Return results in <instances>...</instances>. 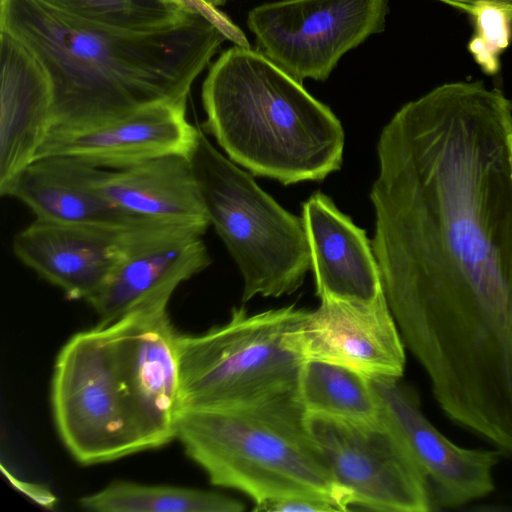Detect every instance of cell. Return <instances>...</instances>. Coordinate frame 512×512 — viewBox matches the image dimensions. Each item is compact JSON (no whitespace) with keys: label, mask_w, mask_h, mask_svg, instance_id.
Here are the masks:
<instances>
[{"label":"cell","mask_w":512,"mask_h":512,"mask_svg":"<svg viewBox=\"0 0 512 512\" xmlns=\"http://www.w3.org/2000/svg\"><path fill=\"white\" fill-rule=\"evenodd\" d=\"M372 249L405 345L431 385L512 394V101L449 82L383 128Z\"/></svg>","instance_id":"1"},{"label":"cell","mask_w":512,"mask_h":512,"mask_svg":"<svg viewBox=\"0 0 512 512\" xmlns=\"http://www.w3.org/2000/svg\"><path fill=\"white\" fill-rule=\"evenodd\" d=\"M0 28L25 43L53 89L51 130L80 129L162 101H187L221 44L226 22L197 10L158 31L97 25L39 0H1Z\"/></svg>","instance_id":"2"},{"label":"cell","mask_w":512,"mask_h":512,"mask_svg":"<svg viewBox=\"0 0 512 512\" xmlns=\"http://www.w3.org/2000/svg\"><path fill=\"white\" fill-rule=\"evenodd\" d=\"M201 97L205 129L253 175L289 185L341 168L338 118L259 51L225 50L210 67Z\"/></svg>","instance_id":"3"},{"label":"cell","mask_w":512,"mask_h":512,"mask_svg":"<svg viewBox=\"0 0 512 512\" xmlns=\"http://www.w3.org/2000/svg\"><path fill=\"white\" fill-rule=\"evenodd\" d=\"M306 415L297 389L240 406L181 408L175 439L213 485L238 490L255 505L311 498L345 511Z\"/></svg>","instance_id":"4"},{"label":"cell","mask_w":512,"mask_h":512,"mask_svg":"<svg viewBox=\"0 0 512 512\" xmlns=\"http://www.w3.org/2000/svg\"><path fill=\"white\" fill-rule=\"evenodd\" d=\"M51 405L61 440L83 465L162 447L147 372L116 322L73 335L57 356Z\"/></svg>","instance_id":"5"},{"label":"cell","mask_w":512,"mask_h":512,"mask_svg":"<svg viewBox=\"0 0 512 512\" xmlns=\"http://www.w3.org/2000/svg\"><path fill=\"white\" fill-rule=\"evenodd\" d=\"M189 159L210 224L243 276V302L295 292L312 269L302 218L223 156L200 128Z\"/></svg>","instance_id":"6"},{"label":"cell","mask_w":512,"mask_h":512,"mask_svg":"<svg viewBox=\"0 0 512 512\" xmlns=\"http://www.w3.org/2000/svg\"><path fill=\"white\" fill-rule=\"evenodd\" d=\"M305 310L294 306L229 321L199 335L178 334L181 408L246 405L296 390L304 359L292 333Z\"/></svg>","instance_id":"7"},{"label":"cell","mask_w":512,"mask_h":512,"mask_svg":"<svg viewBox=\"0 0 512 512\" xmlns=\"http://www.w3.org/2000/svg\"><path fill=\"white\" fill-rule=\"evenodd\" d=\"M306 423L345 511L351 506L394 512L434 509L415 459L380 414L367 421L307 414Z\"/></svg>","instance_id":"8"},{"label":"cell","mask_w":512,"mask_h":512,"mask_svg":"<svg viewBox=\"0 0 512 512\" xmlns=\"http://www.w3.org/2000/svg\"><path fill=\"white\" fill-rule=\"evenodd\" d=\"M387 0H282L252 8L257 51L299 83L325 81L341 57L382 32Z\"/></svg>","instance_id":"9"},{"label":"cell","mask_w":512,"mask_h":512,"mask_svg":"<svg viewBox=\"0 0 512 512\" xmlns=\"http://www.w3.org/2000/svg\"><path fill=\"white\" fill-rule=\"evenodd\" d=\"M197 229L147 222L129 227L35 220L13 238L15 256L70 300L88 302L128 257Z\"/></svg>","instance_id":"10"},{"label":"cell","mask_w":512,"mask_h":512,"mask_svg":"<svg viewBox=\"0 0 512 512\" xmlns=\"http://www.w3.org/2000/svg\"><path fill=\"white\" fill-rule=\"evenodd\" d=\"M379 414L404 441L420 468L433 507L457 508L495 489L501 450L463 448L426 418L417 393L400 378H370Z\"/></svg>","instance_id":"11"},{"label":"cell","mask_w":512,"mask_h":512,"mask_svg":"<svg viewBox=\"0 0 512 512\" xmlns=\"http://www.w3.org/2000/svg\"><path fill=\"white\" fill-rule=\"evenodd\" d=\"M304 360L354 369L369 378H401L405 343L385 294L373 301L325 298L292 333Z\"/></svg>","instance_id":"12"},{"label":"cell","mask_w":512,"mask_h":512,"mask_svg":"<svg viewBox=\"0 0 512 512\" xmlns=\"http://www.w3.org/2000/svg\"><path fill=\"white\" fill-rule=\"evenodd\" d=\"M198 132L186 117V101H162L97 125L52 129L35 159L69 155L103 169L121 170L169 154L189 157Z\"/></svg>","instance_id":"13"},{"label":"cell","mask_w":512,"mask_h":512,"mask_svg":"<svg viewBox=\"0 0 512 512\" xmlns=\"http://www.w3.org/2000/svg\"><path fill=\"white\" fill-rule=\"evenodd\" d=\"M107 170L78 157H38L0 188L37 220L72 225L129 227L152 222L115 206L101 190Z\"/></svg>","instance_id":"14"},{"label":"cell","mask_w":512,"mask_h":512,"mask_svg":"<svg viewBox=\"0 0 512 512\" xmlns=\"http://www.w3.org/2000/svg\"><path fill=\"white\" fill-rule=\"evenodd\" d=\"M0 188L31 163L52 125L50 77L33 51L0 28Z\"/></svg>","instance_id":"15"},{"label":"cell","mask_w":512,"mask_h":512,"mask_svg":"<svg viewBox=\"0 0 512 512\" xmlns=\"http://www.w3.org/2000/svg\"><path fill=\"white\" fill-rule=\"evenodd\" d=\"M302 221L320 299L373 301L385 294L365 230L329 197L313 193L302 205Z\"/></svg>","instance_id":"16"},{"label":"cell","mask_w":512,"mask_h":512,"mask_svg":"<svg viewBox=\"0 0 512 512\" xmlns=\"http://www.w3.org/2000/svg\"><path fill=\"white\" fill-rule=\"evenodd\" d=\"M210 263L200 235L169 239L124 260L88 303L99 323H109L138 308L169 302L182 282Z\"/></svg>","instance_id":"17"},{"label":"cell","mask_w":512,"mask_h":512,"mask_svg":"<svg viewBox=\"0 0 512 512\" xmlns=\"http://www.w3.org/2000/svg\"><path fill=\"white\" fill-rule=\"evenodd\" d=\"M100 187L115 206L142 219L202 233L210 225L186 155L169 154L130 168L107 170Z\"/></svg>","instance_id":"18"},{"label":"cell","mask_w":512,"mask_h":512,"mask_svg":"<svg viewBox=\"0 0 512 512\" xmlns=\"http://www.w3.org/2000/svg\"><path fill=\"white\" fill-rule=\"evenodd\" d=\"M297 392L307 414L367 421L379 417L371 380L349 367L321 360H305Z\"/></svg>","instance_id":"19"},{"label":"cell","mask_w":512,"mask_h":512,"mask_svg":"<svg viewBox=\"0 0 512 512\" xmlns=\"http://www.w3.org/2000/svg\"><path fill=\"white\" fill-rule=\"evenodd\" d=\"M80 506L94 512H240L243 503L197 488L114 481L83 496Z\"/></svg>","instance_id":"20"},{"label":"cell","mask_w":512,"mask_h":512,"mask_svg":"<svg viewBox=\"0 0 512 512\" xmlns=\"http://www.w3.org/2000/svg\"><path fill=\"white\" fill-rule=\"evenodd\" d=\"M69 16L97 25L158 31L188 20L197 10L186 0H39Z\"/></svg>","instance_id":"21"},{"label":"cell","mask_w":512,"mask_h":512,"mask_svg":"<svg viewBox=\"0 0 512 512\" xmlns=\"http://www.w3.org/2000/svg\"><path fill=\"white\" fill-rule=\"evenodd\" d=\"M476 33L468 49L487 74L499 69V55L508 46L511 37L512 16L496 6H483L473 16Z\"/></svg>","instance_id":"22"},{"label":"cell","mask_w":512,"mask_h":512,"mask_svg":"<svg viewBox=\"0 0 512 512\" xmlns=\"http://www.w3.org/2000/svg\"><path fill=\"white\" fill-rule=\"evenodd\" d=\"M255 511L331 512L339 509L331 502L311 498H283L255 505Z\"/></svg>","instance_id":"23"},{"label":"cell","mask_w":512,"mask_h":512,"mask_svg":"<svg viewBox=\"0 0 512 512\" xmlns=\"http://www.w3.org/2000/svg\"><path fill=\"white\" fill-rule=\"evenodd\" d=\"M472 16L483 6H496L512 16V0H438Z\"/></svg>","instance_id":"24"},{"label":"cell","mask_w":512,"mask_h":512,"mask_svg":"<svg viewBox=\"0 0 512 512\" xmlns=\"http://www.w3.org/2000/svg\"><path fill=\"white\" fill-rule=\"evenodd\" d=\"M206 5L217 8L224 5L228 0H202Z\"/></svg>","instance_id":"25"},{"label":"cell","mask_w":512,"mask_h":512,"mask_svg":"<svg viewBox=\"0 0 512 512\" xmlns=\"http://www.w3.org/2000/svg\"><path fill=\"white\" fill-rule=\"evenodd\" d=\"M186 1H187V2H189V3H192V4H193V3H194V4H196V3H198V2H201L202 0H186ZM202 2H203V1H202Z\"/></svg>","instance_id":"26"}]
</instances>
